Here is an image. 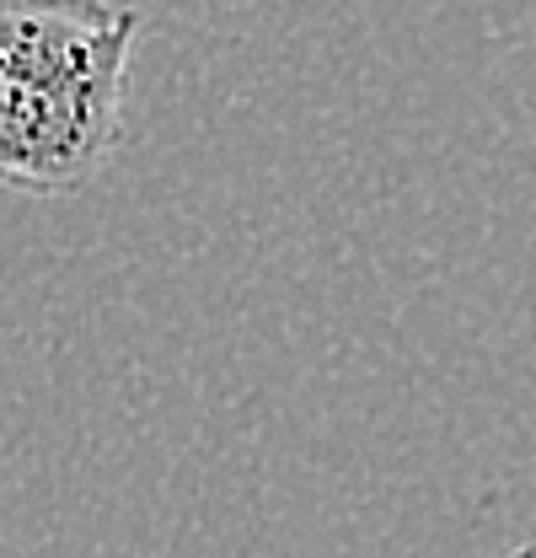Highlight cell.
Returning <instances> with one entry per match:
<instances>
[{"label":"cell","mask_w":536,"mask_h":558,"mask_svg":"<svg viewBox=\"0 0 536 558\" xmlns=\"http://www.w3.org/2000/svg\"><path fill=\"white\" fill-rule=\"evenodd\" d=\"M134 44L119 0H0V189L60 199L108 172Z\"/></svg>","instance_id":"obj_1"},{"label":"cell","mask_w":536,"mask_h":558,"mask_svg":"<svg viewBox=\"0 0 536 558\" xmlns=\"http://www.w3.org/2000/svg\"><path fill=\"white\" fill-rule=\"evenodd\" d=\"M510 558H536V537H526V543H521V548H515Z\"/></svg>","instance_id":"obj_2"}]
</instances>
